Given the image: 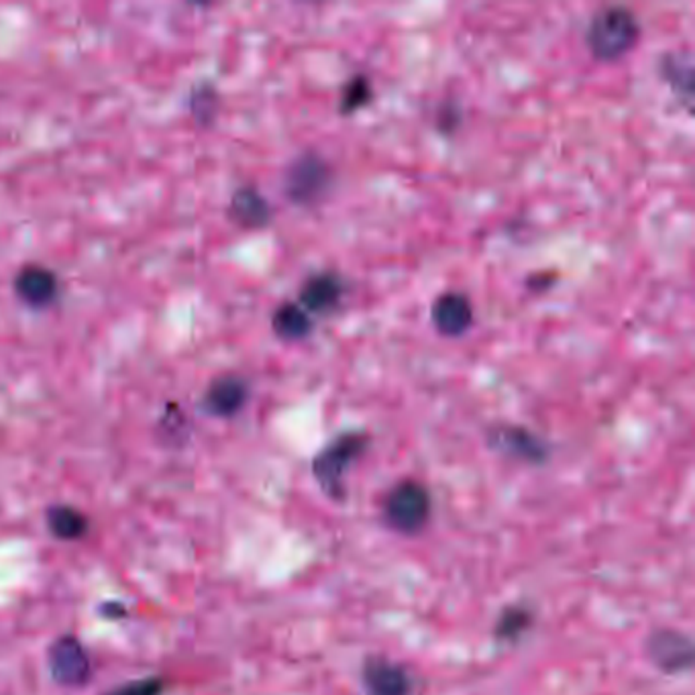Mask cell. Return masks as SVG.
Here are the masks:
<instances>
[{
    "label": "cell",
    "mask_w": 695,
    "mask_h": 695,
    "mask_svg": "<svg viewBox=\"0 0 695 695\" xmlns=\"http://www.w3.org/2000/svg\"><path fill=\"white\" fill-rule=\"evenodd\" d=\"M271 331L285 343H301L315 331V320L298 302H284L271 315Z\"/></svg>",
    "instance_id": "obj_15"
},
{
    "label": "cell",
    "mask_w": 695,
    "mask_h": 695,
    "mask_svg": "<svg viewBox=\"0 0 695 695\" xmlns=\"http://www.w3.org/2000/svg\"><path fill=\"white\" fill-rule=\"evenodd\" d=\"M647 657L667 675L690 671L694 664V645L687 634L675 629H659L648 636Z\"/></svg>",
    "instance_id": "obj_7"
},
{
    "label": "cell",
    "mask_w": 695,
    "mask_h": 695,
    "mask_svg": "<svg viewBox=\"0 0 695 695\" xmlns=\"http://www.w3.org/2000/svg\"><path fill=\"white\" fill-rule=\"evenodd\" d=\"M641 21L624 4H608L589 19L585 46L600 62H617L636 48L641 39Z\"/></svg>",
    "instance_id": "obj_1"
},
{
    "label": "cell",
    "mask_w": 695,
    "mask_h": 695,
    "mask_svg": "<svg viewBox=\"0 0 695 695\" xmlns=\"http://www.w3.org/2000/svg\"><path fill=\"white\" fill-rule=\"evenodd\" d=\"M163 690H166V681L159 678H145V680L129 681L107 695H161Z\"/></svg>",
    "instance_id": "obj_19"
},
{
    "label": "cell",
    "mask_w": 695,
    "mask_h": 695,
    "mask_svg": "<svg viewBox=\"0 0 695 695\" xmlns=\"http://www.w3.org/2000/svg\"><path fill=\"white\" fill-rule=\"evenodd\" d=\"M334 168L315 149H306L290 161L284 174V194L296 206H315L331 192Z\"/></svg>",
    "instance_id": "obj_4"
},
{
    "label": "cell",
    "mask_w": 695,
    "mask_h": 695,
    "mask_svg": "<svg viewBox=\"0 0 695 695\" xmlns=\"http://www.w3.org/2000/svg\"><path fill=\"white\" fill-rule=\"evenodd\" d=\"M474 318L472 298L463 292H455V290L442 292L430 306L432 327L437 329L439 334L449 337V339H458L461 334L470 331L474 325Z\"/></svg>",
    "instance_id": "obj_9"
},
{
    "label": "cell",
    "mask_w": 695,
    "mask_h": 695,
    "mask_svg": "<svg viewBox=\"0 0 695 695\" xmlns=\"http://www.w3.org/2000/svg\"><path fill=\"white\" fill-rule=\"evenodd\" d=\"M58 278L51 269L39 264H29L16 273L15 292L16 296L33 308H44L56 301L58 296Z\"/></svg>",
    "instance_id": "obj_13"
},
{
    "label": "cell",
    "mask_w": 695,
    "mask_h": 695,
    "mask_svg": "<svg viewBox=\"0 0 695 695\" xmlns=\"http://www.w3.org/2000/svg\"><path fill=\"white\" fill-rule=\"evenodd\" d=\"M374 84L371 78L365 76V74H353L348 82L343 84L341 93H339V112L343 117L349 114H355L357 111L365 109L371 100H374Z\"/></svg>",
    "instance_id": "obj_18"
},
{
    "label": "cell",
    "mask_w": 695,
    "mask_h": 695,
    "mask_svg": "<svg viewBox=\"0 0 695 695\" xmlns=\"http://www.w3.org/2000/svg\"><path fill=\"white\" fill-rule=\"evenodd\" d=\"M247 400H249V383L241 376L227 374L208 386L203 406L210 416L231 418L245 409Z\"/></svg>",
    "instance_id": "obj_11"
},
{
    "label": "cell",
    "mask_w": 695,
    "mask_h": 695,
    "mask_svg": "<svg viewBox=\"0 0 695 695\" xmlns=\"http://www.w3.org/2000/svg\"><path fill=\"white\" fill-rule=\"evenodd\" d=\"M463 123V112L459 109L455 100L444 102L439 112H437V126L441 133H455L459 125Z\"/></svg>",
    "instance_id": "obj_20"
},
{
    "label": "cell",
    "mask_w": 695,
    "mask_h": 695,
    "mask_svg": "<svg viewBox=\"0 0 695 695\" xmlns=\"http://www.w3.org/2000/svg\"><path fill=\"white\" fill-rule=\"evenodd\" d=\"M557 280H559V273H554V271H538V273H531L526 278V288L533 292H545L551 285L557 284Z\"/></svg>",
    "instance_id": "obj_21"
},
{
    "label": "cell",
    "mask_w": 695,
    "mask_h": 695,
    "mask_svg": "<svg viewBox=\"0 0 695 695\" xmlns=\"http://www.w3.org/2000/svg\"><path fill=\"white\" fill-rule=\"evenodd\" d=\"M659 76L664 84L673 90V95L680 96L681 102H685L687 111H692L694 105V56L687 49L667 51L657 63Z\"/></svg>",
    "instance_id": "obj_12"
},
{
    "label": "cell",
    "mask_w": 695,
    "mask_h": 695,
    "mask_svg": "<svg viewBox=\"0 0 695 695\" xmlns=\"http://www.w3.org/2000/svg\"><path fill=\"white\" fill-rule=\"evenodd\" d=\"M386 524L400 535H418L432 516V496L425 484L402 479L383 498L381 508Z\"/></svg>",
    "instance_id": "obj_3"
},
{
    "label": "cell",
    "mask_w": 695,
    "mask_h": 695,
    "mask_svg": "<svg viewBox=\"0 0 695 695\" xmlns=\"http://www.w3.org/2000/svg\"><path fill=\"white\" fill-rule=\"evenodd\" d=\"M49 673L63 687H80L90 680V655L76 636L65 634L49 647Z\"/></svg>",
    "instance_id": "obj_6"
},
{
    "label": "cell",
    "mask_w": 695,
    "mask_h": 695,
    "mask_svg": "<svg viewBox=\"0 0 695 695\" xmlns=\"http://www.w3.org/2000/svg\"><path fill=\"white\" fill-rule=\"evenodd\" d=\"M371 444V435L365 430H345L327 442L313 459V475L320 490L334 502H343L348 496V477L351 465L364 458Z\"/></svg>",
    "instance_id": "obj_2"
},
{
    "label": "cell",
    "mask_w": 695,
    "mask_h": 695,
    "mask_svg": "<svg viewBox=\"0 0 695 695\" xmlns=\"http://www.w3.org/2000/svg\"><path fill=\"white\" fill-rule=\"evenodd\" d=\"M533 624H535L533 610L522 603H514L500 612V617L493 624V636L502 643H514V641H521L522 636L533 629Z\"/></svg>",
    "instance_id": "obj_17"
},
{
    "label": "cell",
    "mask_w": 695,
    "mask_h": 695,
    "mask_svg": "<svg viewBox=\"0 0 695 695\" xmlns=\"http://www.w3.org/2000/svg\"><path fill=\"white\" fill-rule=\"evenodd\" d=\"M348 294L343 278L334 271H318L308 276L298 290V304L308 315H329L341 306Z\"/></svg>",
    "instance_id": "obj_8"
},
{
    "label": "cell",
    "mask_w": 695,
    "mask_h": 695,
    "mask_svg": "<svg viewBox=\"0 0 695 695\" xmlns=\"http://www.w3.org/2000/svg\"><path fill=\"white\" fill-rule=\"evenodd\" d=\"M229 217L237 222L239 227L255 231L268 227L273 210L268 198L255 186H241L231 198Z\"/></svg>",
    "instance_id": "obj_14"
},
{
    "label": "cell",
    "mask_w": 695,
    "mask_h": 695,
    "mask_svg": "<svg viewBox=\"0 0 695 695\" xmlns=\"http://www.w3.org/2000/svg\"><path fill=\"white\" fill-rule=\"evenodd\" d=\"M48 526L60 540H78L88 533V519L72 505H53L48 510Z\"/></svg>",
    "instance_id": "obj_16"
},
{
    "label": "cell",
    "mask_w": 695,
    "mask_h": 695,
    "mask_svg": "<svg viewBox=\"0 0 695 695\" xmlns=\"http://www.w3.org/2000/svg\"><path fill=\"white\" fill-rule=\"evenodd\" d=\"M486 442L491 451L528 465H542L551 455V449L545 439L522 425L496 423L486 430Z\"/></svg>",
    "instance_id": "obj_5"
},
{
    "label": "cell",
    "mask_w": 695,
    "mask_h": 695,
    "mask_svg": "<svg viewBox=\"0 0 695 695\" xmlns=\"http://www.w3.org/2000/svg\"><path fill=\"white\" fill-rule=\"evenodd\" d=\"M362 681L367 695H412L414 690L409 669L388 657H367Z\"/></svg>",
    "instance_id": "obj_10"
}]
</instances>
